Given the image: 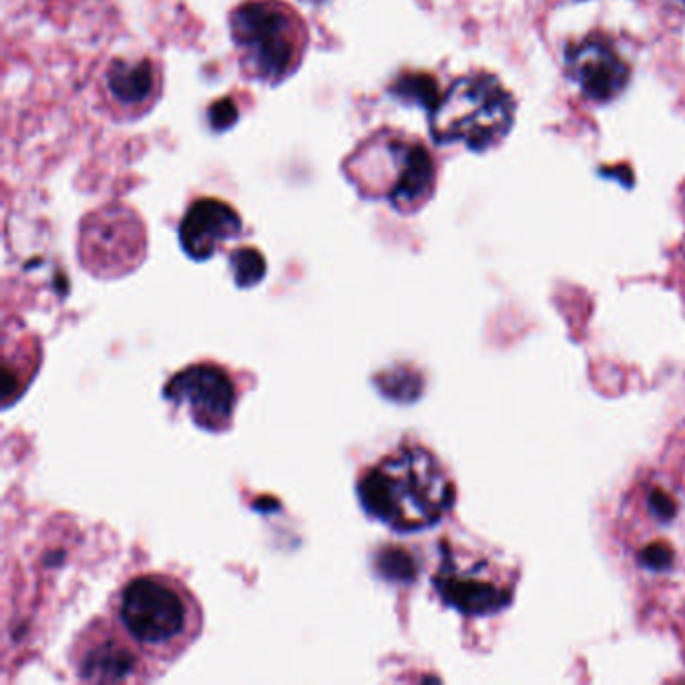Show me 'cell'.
Instances as JSON below:
<instances>
[{"instance_id":"1","label":"cell","mask_w":685,"mask_h":685,"mask_svg":"<svg viewBox=\"0 0 685 685\" xmlns=\"http://www.w3.org/2000/svg\"><path fill=\"white\" fill-rule=\"evenodd\" d=\"M358 499L370 517L399 533L437 525L454 503V487L437 456L423 447H401L358 480Z\"/></svg>"},{"instance_id":"2","label":"cell","mask_w":685,"mask_h":685,"mask_svg":"<svg viewBox=\"0 0 685 685\" xmlns=\"http://www.w3.org/2000/svg\"><path fill=\"white\" fill-rule=\"evenodd\" d=\"M230 33L246 77L278 85L292 77L308 49V25L284 0H246L230 14Z\"/></svg>"},{"instance_id":"3","label":"cell","mask_w":685,"mask_h":685,"mask_svg":"<svg viewBox=\"0 0 685 685\" xmlns=\"http://www.w3.org/2000/svg\"><path fill=\"white\" fill-rule=\"evenodd\" d=\"M350 183L370 199H389L401 213L425 206L435 189V163L420 143L376 131L344 161Z\"/></svg>"},{"instance_id":"4","label":"cell","mask_w":685,"mask_h":685,"mask_svg":"<svg viewBox=\"0 0 685 685\" xmlns=\"http://www.w3.org/2000/svg\"><path fill=\"white\" fill-rule=\"evenodd\" d=\"M119 620L137 646L159 656L182 649L197 625L192 597L163 575L130 582L121 594Z\"/></svg>"},{"instance_id":"5","label":"cell","mask_w":685,"mask_h":685,"mask_svg":"<svg viewBox=\"0 0 685 685\" xmlns=\"http://www.w3.org/2000/svg\"><path fill=\"white\" fill-rule=\"evenodd\" d=\"M513 125V103L503 87L489 77L456 81L432 113V137L439 143H463L482 151L503 142Z\"/></svg>"},{"instance_id":"6","label":"cell","mask_w":685,"mask_h":685,"mask_svg":"<svg viewBox=\"0 0 685 685\" xmlns=\"http://www.w3.org/2000/svg\"><path fill=\"white\" fill-rule=\"evenodd\" d=\"M147 249L142 218L127 206L109 204L89 213L78 230V258L101 278L135 270Z\"/></svg>"},{"instance_id":"7","label":"cell","mask_w":685,"mask_h":685,"mask_svg":"<svg viewBox=\"0 0 685 685\" xmlns=\"http://www.w3.org/2000/svg\"><path fill=\"white\" fill-rule=\"evenodd\" d=\"M163 394L178 408H187L195 427L209 432L228 430L237 404L232 376L218 364H192L171 376Z\"/></svg>"},{"instance_id":"8","label":"cell","mask_w":685,"mask_h":685,"mask_svg":"<svg viewBox=\"0 0 685 685\" xmlns=\"http://www.w3.org/2000/svg\"><path fill=\"white\" fill-rule=\"evenodd\" d=\"M242 218L230 204L216 197H201L194 201L180 223V244L183 252L195 259L213 258L220 247L240 237Z\"/></svg>"},{"instance_id":"9","label":"cell","mask_w":685,"mask_h":685,"mask_svg":"<svg viewBox=\"0 0 685 685\" xmlns=\"http://www.w3.org/2000/svg\"><path fill=\"white\" fill-rule=\"evenodd\" d=\"M77 672L85 682L123 684L139 680L142 661L127 641L103 627H95V634L81 641Z\"/></svg>"},{"instance_id":"10","label":"cell","mask_w":685,"mask_h":685,"mask_svg":"<svg viewBox=\"0 0 685 685\" xmlns=\"http://www.w3.org/2000/svg\"><path fill=\"white\" fill-rule=\"evenodd\" d=\"M105 95L117 113L143 115L161 95V73L151 59H115L105 73Z\"/></svg>"},{"instance_id":"11","label":"cell","mask_w":685,"mask_h":685,"mask_svg":"<svg viewBox=\"0 0 685 685\" xmlns=\"http://www.w3.org/2000/svg\"><path fill=\"white\" fill-rule=\"evenodd\" d=\"M570 71L582 91L594 101L615 99L629 78L627 65L621 61L620 54L601 40L583 42L571 52Z\"/></svg>"},{"instance_id":"12","label":"cell","mask_w":685,"mask_h":685,"mask_svg":"<svg viewBox=\"0 0 685 685\" xmlns=\"http://www.w3.org/2000/svg\"><path fill=\"white\" fill-rule=\"evenodd\" d=\"M435 585L449 606L468 615H487L506 603V594L499 585L475 573L456 570L449 559L435 577Z\"/></svg>"},{"instance_id":"13","label":"cell","mask_w":685,"mask_h":685,"mask_svg":"<svg viewBox=\"0 0 685 685\" xmlns=\"http://www.w3.org/2000/svg\"><path fill=\"white\" fill-rule=\"evenodd\" d=\"M233 278L240 288H254L266 276V258L256 247H240L230 258Z\"/></svg>"},{"instance_id":"14","label":"cell","mask_w":685,"mask_h":685,"mask_svg":"<svg viewBox=\"0 0 685 685\" xmlns=\"http://www.w3.org/2000/svg\"><path fill=\"white\" fill-rule=\"evenodd\" d=\"M380 571L390 579L406 582L414 575L413 559L401 549H387V553L380 556Z\"/></svg>"},{"instance_id":"15","label":"cell","mask_w":685,"mask_h":685,"mask_svg":"<svg viewBox=\"0 0 685 685\" xmlns=\"http://www.w3.org/2000/svg\"><path fill=\"white\" fill-rule=\"evenodd\" d=\"M641 563L649 570H665L672 565L673 553L668 545L653 543L641 551Z\"/></svg>"},{"instance_id":"16","label":"cell","mask_w":685,"mask_h":685,"mask_svg":"<svg viewBox=\"0 0 685 685\" xmlns=\"http://www.w3.org/2000/svg\"><path fill=\"white\" fill-rule=\"evenodd\" d=\"M237 121V107L232 99H221L211 107V125L216 130H228Z\"/></svg>"},{"instance_id":"17","label":"cell","mask_w":685,"mask_h":685,"mask_svg":"<svg viewBox=\"0 0 685 685\" xmlns=\"http://www.w3.org/2000/svg\"><path fill=\"white\" fill-rule=\"evenodd\" d=\"M649 504H651V511L661 518V521H668L675 515V503H673L672 497L665 494L663 491H656L649 497Z\"/></svg>"}]
</instances>
